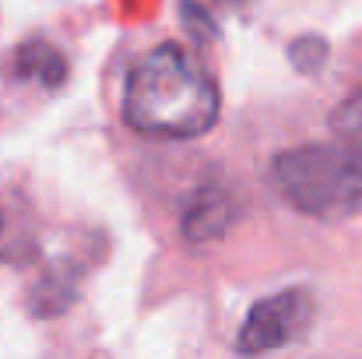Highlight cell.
I'll return each instance as SVG.
<instances>
[{
  "instance_id": "cell-3",
  "label": "cell",
  "mask_w": 362,
  "mask_h": 359,
  "mask_svg": "<svg viewBox=\"0 0 362 359\" xmlns=\"http://www.w3.org/2000/svg\"><path fill=\"white\" fill-rule=\"evenodd\" d=\"M313 314H317V303H313L310 289H285V292L264 296L260 303H253V310L243 321L236 353L260 356V353L285 349V346L306 338L313 328Z\"/></svg>"
},
{
  "instance_id": "cell-7",
  "label": "cell",
  "mask_w": 362,
  "mask_h": 359,
  "mask_svg": "<svg viewBox=\"0 0 362 359\" xmlns=\"http://www.w3.org/2000/svg\"><path fill=\"white\" fill-rule=\"evenodd\" d=\"M327 42L320 39V35H303V39H296L292 46H288V60H292V67L296 71H303V74H317L324 64H327Z\"/></svg>"
},
{
  "instance_id": "cell-5",
  "label": "cell",
  "mask_w": 362,
  "mask_h": 359,
  "mask_svg": "<svg viewBox=\"0 0 362 359\" xmlns=\"http://www.w3.org/2000/svg\"><path fill=\"white\" fill-rule=\"evenodd\" d=\"M14 71H18V78H32V81H39L46 89H60L67 81V60L49 42H25L18 50Z\"/></svg>"
},
{
  "instance_id": "cell-2",
  "label": "cell",
  "mask_w": 362,
  "mask_h": 359,
  "mask_svg": "<svg viewBox=\"0 0 362 359\" xmlns=\"http://www.w3.org/2000/svg\"><path fill=\"white\" fill-rule=\"evenodd\" d=\"M274 180L292 208L338 222L362 208V176L341 144H299L274 155Z\"/></svg>"
},
{
  "instance_id": "cell-6",
  "label": "cell",
  "mask_w": 362,
  "mask_h": 359,
  "mask_svg": "<svg viewBox=\"0 0 362 359\" xmlns=\"http://www.w3.org/2000/svg\"><path fill=\"white\" fill-rule=\"evenodd\" d=\"M331 127H334V137H338L341 152L352 159V166L362 176V89L341 103V110L334 113Z\"/></svg>"
},
{
  "instance_id": "cell-8",
  "label": "cell",
  "mask_w": 362,
  "mask_h": 359,
  "mask_svg": "<svg viewBox=\"0 0 362 359\" xmlns=\"http://www.w3.org/2000/svg\"><path fill=\"white\" fill-rule=\"evenodd\" d=\"M0 226H4V219H0Z\"/></svg>"
},
{
  "instance_id": "cell-1",
  "label": "cell",
  "mask_w": 362,
  "mask_h": 359,
  "mask_svg": "<svg viewBox=\"0 0 362 359\" xmlns=\"http://www.w3.org/2000/svg\"><path fill=\"white\" fill-rule=\"evenodd\" d=\"M222 113V92L208 67L180 42L148 50L127 74L123 120L151 137H201Z\"/></svg>"
},
{
  "instance_id": "cell-4",
  "label": "cell",
  "mask_w": 362,
  "mask_h": 359,
  "mask_svg": "<svg viewBox=\"0 0 362 359\" xmlns=\"http://www.w3.org/2000/svg\"><path fill=\"white\" fill-rule=\"evenodd\" d=\"M240 205L226 187H201L183 212V239L190 243H215L236 226Z\"/></svg>"
}]
</instances>
